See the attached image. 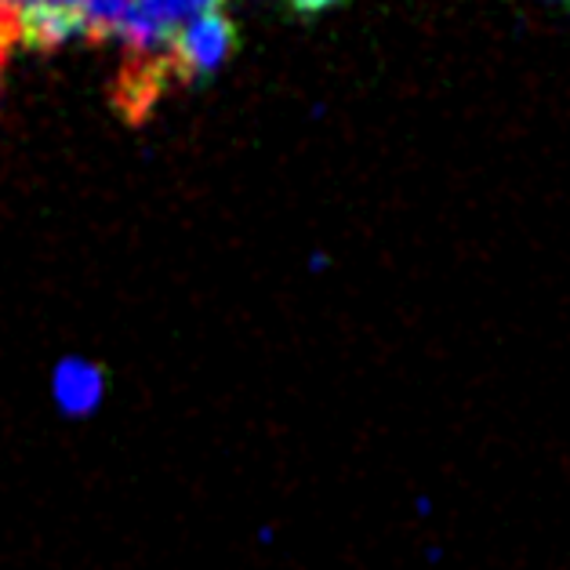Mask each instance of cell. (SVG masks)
I'll use <instances>...</instances> for the list:
<instances>
[{"label":"cell","mask_w":570,"mask_h":570,"mask_svg":"<svg viewBox=\"0 0 570 570\" xmlns=\"http://www.w3.org/2000/svg\"><path fill=\"white\" fill-rule=\"evenodd\" d=\"M233 51V22L226 16H200L186 22L178 30L175 45H171V62H175V77L178 80H197L215 73V69L226 62V55Z\"/></svg>","instance_id":"1"},{"label":"cell","mask_w":570,"mask_h":570,"mask_svg":"<svg viewBox=\"0 0 570 570\" xmlns=\"http://www.w3.org/2000/svg\"><path fill=\"white\" fill-rule=\"evenodd\" d=\"M16 22V40L26 48L51 51L73 37H88L85 11H62V8H30L11 16Z\"/></svg>","instance_id":"2"},{"label":"cell","mask_w":570,"mask_h":570,"mask_svg":"<svg viewBox=\"0 0 570 570\" xmlns=\"http://www.w3.org/2000/svg\"><path fill=\"white\" fill-rule=\"evenodd\" d=\"M51 396L66 414H91L106 396V374L91 360L69 356L51 374Z\"/></svg>","instance_id":"3"},{"label":"cell","mask_w":570,"mask_h":570,"mask_svg":"<svg viewBox=\"0 0 570 570\" xmlns=\"http://www.w3.org/2000/svg\"><path fill=\"white\" fill-rule=\"evenodd\" d=\"M131 16V0H88L85 4V26L91 40L120 37L124 22Z\"/></svg>","instance_id":"4"},{"label":"cell","mask_w":570,"mask_h":570,"mask_svg":"<svg viewBox=\"0 0 570 570\" xmlns=\"http://www.w3.org/2000/svg\"><path fill=\"white\" fill-rule=\"evenodd\" d=\"M88 0H0V8L8 11V16H16V11H30V8H62V11H85Z\"/></svg>","instance_id":"5"},{"label":"cell","mask_w":570,"mask_h":570,"mask_svg":"<svg viewBox=\"0 0 570 570\" xmlns=\"http://www.w3.org/2000/svg\"><path fill=\"white\" fill-rule=\"evenodd\" d=\"M11 45H19V40H16V22H11L8 11L0 8V73H4V62H8Z\"/></svg>","instance_id":"6"},{"label":"cell","mask_w":570,"mask_h":570,"mask_svg":"<svg viewBox=\"0 0 570 570\" xmlns=\"http://www.w3.org/2000/svg\"><path fill=\"white\" fill-rule=\"evenodd\" d=\"M295 8L302 11H320V8H327V4H335V0H291Z\"/></svg>","instance_id":"7"}]
</instances>
